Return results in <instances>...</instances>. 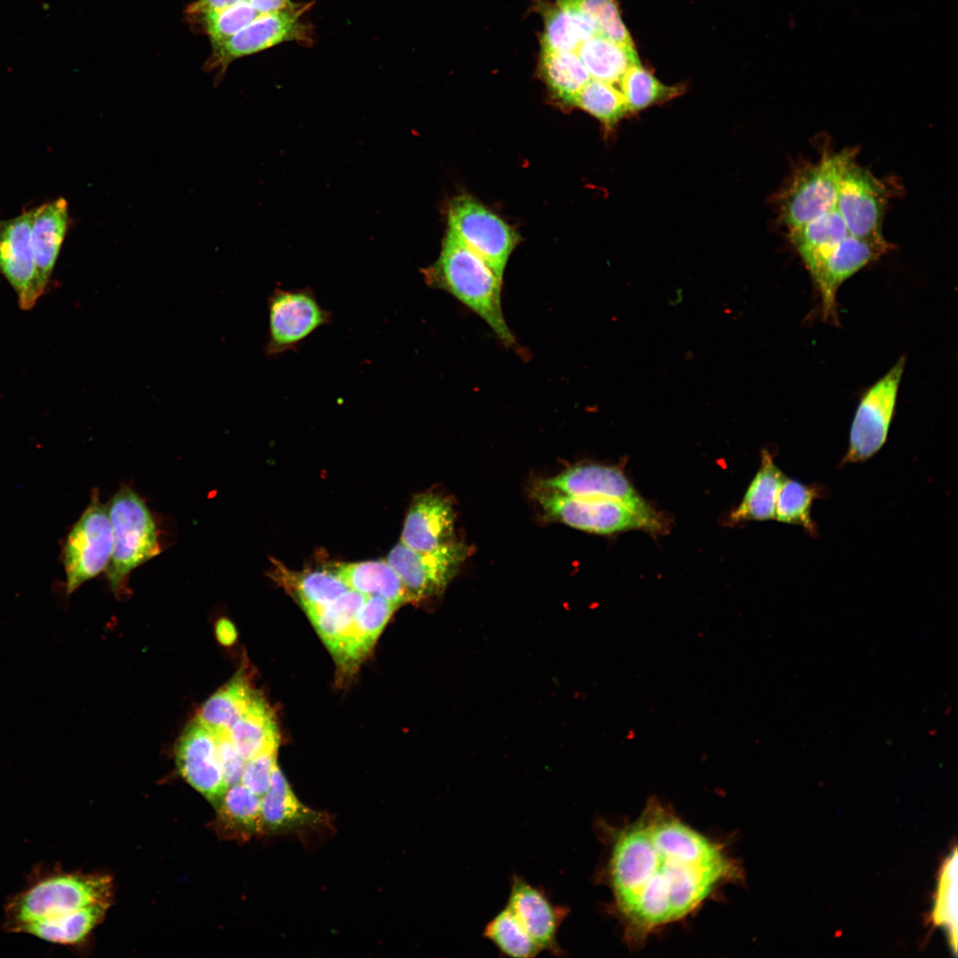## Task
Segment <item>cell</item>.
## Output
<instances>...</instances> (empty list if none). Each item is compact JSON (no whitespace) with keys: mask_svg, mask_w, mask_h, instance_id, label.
<instances>
[{"mask_svg":"<svg viewBox=\"0 0 958 958\" xmlns=\"http://www.w3.org/2000/svg\"><path fill=\"white\" fill-rule=\"evenodd\" d=\"M556 4L574 9L595 27L598 35L633 47L624 26L616 0H557Z\"/></svg>","mask_w":958,"mask_h":958,"instance_id":"38","label":"cell"},{"mask_svg":"<svg viewBox=\"0 0 958 958\" xmlns=\"http://www.w3.org/2000/svg\"><path fill=\"white\" fill-rule=\"evenodd\" d=\"M257 695L240 671L205 702L196 718L211 730H230Z\"/></svg>","mask_w":958,"mask_h":958,"instance_id":"30","label":"cell"},{"mask_svg":"<svg viewBox=\"0 0 958 958\" xmlns=\"http://www.w3.org/2000/svg\"><path fill=\"white\" fill-rule=\"evenodd\" d=\"M572 105L594 116L609 130L630 113L620 90L612 83L592 78L577 93Z\"/></svg>","mask_w":958,"mask_h":958,"instance_id":"37","label":"cell"},{"mask_svg":"<svg viewBox=\"0 0 958 958\" xmlns=\"http://www.w3.org/2000/svg\"><path fill=\"white\" fill-rule=\"evenodd\" d=\"M856 159L846 168L838 187L836 207L850 234L877 245L891 247L882 233V222L893 190Z\"/></svg>","mask_w":958,"mask_h":958,"instance_id":"9","label":"cell"},{"mask_svg":"<svg viewBox=\"0 0 958 958\" xmlns=\"http://www.w3.org/2000/svg\"><path fill=\"white\" fill-rule=\"evenodd\" d=\"M398 607L384 598L366 596L353 624L331 652L343 670H354L361 663Z\"/></svg>","mask_w":958,"mask_h":958,"instance_id":"21","label":"cell"},{"mask_svg":"<svg viewBox=\"0 0 958 958\" xmlns=\"http://www.w3.org/2000/svg\"><path fill=\"white\" fill-rule=\"evenodd\" d=\"M330 570L349 589L366 596H379L398 606L412 601L401 578L386 560L338 563Z\"/></svg>","mask_w":958,"mask_h":958,"instance_id":"23","label":"cell"},{"mask_svg":"<svg viewBox=\"0 0 958 958\" xmlns=\"http://www.w3.org/2000/svg\"><path fill=\"white\" fill-rule=\"evenodd\" d=\"M268 310L265 354L270 357L295 350L315 331L332 321V313L321 306L309 287H277L268 299Z\"/></svg>","mask_w":958,"mask_h":958,"instance_id":"12","label":"cell"},{"mask_svg":"<svg viewBox=\"0 0 958 958\" xmlns=\"http://www.w3.org/2000/svg\"><path fill=\"white\" fill-rule=\"evenodd\" d=\"M38 207L16 217L0 220V272L16 291L22 309L41 296L36 287L31 231Z\"/></svg>","mask_w":958,"mask_h":958,"instance_id":"15","label":"cell"},{"mask_svg":"<svg viewBox=\"0 0 958 958\" xmlns=\"http://www.w3.org/2000/svg\"><path fill=\"white\" fill-rule=\"evenodd\" d=\"M366 595L348 590L333 602L306 612L330 652L353 624Z\"/></svg>","mask_w":958,"mask_h":958,"instance_id":"34","label":"cell"},{"mask_svg":"<svg viewBox=\"0 0 958 958\" xmlns=\"http://www.w3.org/2000/svg\"><path fill=\"white\" fill-rule=\"evenodd\" d=\"M541 951L555 956L565 952L557 936L569 908L554 904L545 891L519 876H513L507 904Z\"/></svg>","mask_w":958,"mask_h":958,"instance_id":"18","label":"cell"},{"mask_svg":"<svg viewBox=\"0 0 958 958\" xmlns=\"http://www.w3.org/2000/svg\"><path fill=\"white\" fill-rule=\"evenodd\" d=\"M422 272L428 287L451 294L477 314L506 346L515 344L501 305L503 279L450 228L437 260Z\"/></svg>","mask_w":958,"mask_h":958,"instance_id":"3","label":"cell"},{"mask_svg":"<svg viewBox=\"0 0 958 958\" xmlns=\"http://www.w3.org/2000/svg\"><path fill=\"white\" fill-rule=\"evenodd\" d=\"M538 485L573 497L617 500L644 514H656L639 495L624 473L616 467L577 465L541 481Z\"/></svg>","mask_w":958,"mask_h":958,"instance_id":"16","label":"cell"},{"mask_svg":"<svg viewBox=\"0 0 958 958\" xmlns=\"http://www.w3.org/2000/svg\"><path fill=\"white\" fill-rule=\"evenodd\" d=\"M483 935L505 956L532 958L541 952L508 906L488 922Z\"/></svg>","mask_w":958,"mask_h":958,"instance_id":"35","label":"cell"},{"mask_svg":"<svg viewBox=\"0 0 958 958\" xmlns=\"http://www.w3.org/2000/svg\"><path fill=\"white\" fill-rule=\"evenodd\" d=\"M249 3L260 14L281 11L294 5L290 0H249Z\"/></svg>","mask_w":958,"mask_h":958,"instance_id":"45","label":"cell"},{"mask_svg":"<svg viewBox=\"0 0 958 958\" xmlns=\"http://www.w3.org/2000/svg\"><path fill=\"white\" fill-rule=\"evenodd\" d=\"M109 906L95 904L62 917L32 922L22 926L18 933L28 934L54 945L80 946L103 921Z\"/></svg>","mask_w":958,"mask_h":958,"instance_id":"25","label":"cell"},{"mask_svg":"<svg viewBox=\"0 0 958 958\" xmlns=\"http://www.w3.org/2000/svg\"><path fill=\"white\" fill-rule=\"evenodd\" d=\"M934 923L944 927L949 937L953 950L957 943V852L946 860L940 872L936 900L932 913Z\"/></svg>","mask_w":958,"mask_h":958,"instance_id":"39","label":"cell"},{"mask_svg":"<svg viewBox=\"0 0 958 958\" xmlns=\"http://www.w3.org/2000/svg\"><path fill=\"white\" fill-rule=\"evenodd\" d=\"M215 808V825L222 836L247 841L263 835L261 797L241 782L230 786Z\"/></svg>","mask_w":958,"mask_h":958,"instance_id":"24","label":"cell"},{"mask_svg":"<svg viewBox=\"0 0 958 958\" xmlns=\"http://www.w3.org/2000/svg\"><path fill=\"white\" fill-rule=\"evenodd\" d=\"M278 749H271L245 761L240 782L262 797L269 789L277 766Z\"/></svg>","mask_w":958,"mask_h":958,"instance_id":"41","label":"cell"},{"mask_svg":"<svg viewBox=\"0 0 958 958\" xmlns=\"http://www.w3.org/2000/svg\"><path fill=\"white\" fill-rule=\"evenodd\" d=\"M70 225L68 205L59 198L38 207L31 231L36 287L41 295L49 281Z\"/></svg>","mask_w":958,"mask_h":958,"instance_id":"22","label":"cell"},{"mask_svg":"<svg viewBox=\"0 0 958 958\" xmlns=\"http://www.w3.org/2000/svg\"><path fill=\"white\" fill-rule=\"evenodd\" d=\"M853 236L843 240L812 279L821 299L823 318L837 324L836 294L841 285L860 270L892 250Z\"/></svg>","mask_w":958,"mask_h":958,"instance_id":"19","label":"cell"},{"mask_svg":"<svg viewBox=\"0 0 958 958\" xmlns=\"http://www.w3.org/2000/svg\"><path fill=\"white\" fill-rule=\"evenodd\" d=\"M112 879L98 873L69 872L40 863L27 875L22 890L4 906L3 929L18 933L27 923L55 919L95 904H110Z\"/></svg>","mask_w":958,"mask_h":958,"instance_id":"2","label":"cell"},{"mask_svg":"<svg viewBox=\"0 0 958 958\" xmlns=\"http://www.w3.org/2000/svg\"><path fill=\"white\" fill-rule=\"evenodd\" d=\"M114 547V536L106 505L95 492L64 543L66 591L72 593L84 582L106 569Z\"/></svg>","mask_w":958,"mask_h":958,"instance_id":"8","label":"cell"},{"mask_svg":"<svg viewBox=\"0 0 958 958\" xmlns=\"http://www.w3.org/2000/svg\"><path fill=\"white\" fill-rule=\"evenodd\" d=\"M263 835H290L320 830L332 826V817L324 811L301 802L279 766L270 787L261 797Z\"/></svg>","mask_w":958,"mask_h":958,"instance_id":"17","label":"cell"},{"mask_svg":"<svg viewBox=\"0 0 958 958\" xmlns=\"http://www.w3.org/2000/svg\"><path fill=\"white\" fill-rule=\"evenodd\" d=\"M905 365L906 357H899L861 397L851 425L847 450L841 460L843 465L866 461L885 444Z\"/></svg>","mask_w":958,"mask_h":958,"instance_id":"7","label":"cell"},{"mask_svg":"<svg viewBox=\"0 0 958 958\" xmlns=\"http://www.w3.org/2000/svg\"><path fill=\"white\" fill-rule=\"evenodd\" d=\"M308 6L295 4L274 12L259 15L247 27L221 43L211 45L205 63L207 71H216L223 78L237 59L251 55L284 42L309 41L308 29L301 20Z\"/></svg>","mask_w":958,"mask_h":958,"instance_id":"10","label":"cell"},{"mask_svg":"<svg viewBox=\"0 0 958 958\" xmlns=\"http://www.w3.org/2000/svg\"><path fill=\"white\" fill-rule=\"evenodd\" d=\"M243 1L249 0H194L187 6L185 13L187 16H195L218 12Z\"/></svg>","mask_w":958,"mask_h":958,"instance_id":"43","label":"cell"},{"mask_svg":"<svg viewBox=\"0 0 958 958\" xmlns=\"http://www.w3.org/2000/svg\"><path fill=\"white\" fill-rule=\"evenodd\" d=\"M533 494L548 516L585 531L611 534L635 529L659 530L662 527L657 514H644L621 501L573 497L539 485Z\"/></svg>","mask_w":958,"mask_h":958,"instance_id":"6","label":"cell"},{"mask_svg":"<svg viewBox=\"0 0 958 958\" xmlns=\"http://www.w3.org/2000/svg\"><path fill=\"white\" fill-rule=\"evenodd\" d=\"M595 35V27L585 16L555 4L546 13L541 49L576 52L585 41Z\"/></svg>","mask_w":958,"mask_h":958,"instance_id":"31","label":"cell"},{"mask_svg":"<svg viewBox=\"0 0 958 958\" xmlns=\"http://www.w3.org/2000/svg\"><path fill=\"white\" fill-rule=\"evenodd\" d=\"M857 150L823 148L818 160L796 169L778 198L779 218L788 232L831 210L841 178Z\"/></svg>","mask_w":958,"mask_h":958,"instance_id":"4","label":"cell"},{"mask_svg":"<svg viewBox=\"0 0 958 958\" xmlns=\"http://www.w3.org/2000/svg\"><path fill=\"white\" fill-rule=\"evenodd\" d=\"M271 577L296 597L305 612L326 606L350 590L331 570L293 571L279 561H275Z\"/></svg>","mask_w":958,"mask_h":958,"instance_id":"26","label":"cell"},{"mask_svg":"<svg viewBox=\"0 0 958 958\" xmlns=\"http://www.w3.org/2000/svg\"><path fill=\"white\" fill-rule=\"evenodd\" d=\"M106 507L114 547L106 570L112 591L119 596L127 590L130 572L158 555L161 546L154 519L132 489L123 485Z\"/></svg>","mask_w":958,"mask_h":958,"instance_id":"5","label":"cell"},{"mask_svg":"<svg viewBox=\"0 0 958 958\" xmlns=\"http://www.w3.org/2000/svg\"><path fill=\"white\" fill-rule=\"evenodd\" d=\"M601 832L607 847L601 880L632 946L694 915L742 878L726 844L692 828L655 798L630 822H601Z\"/></svg>","mask_w":958,"mask_h":958,"instance_id":"1","label":"cell"},{"mask_svg":"<svg viewBox=\"0 0 958 958\" xmlns=\"http://www.w3.org/2000/svg\"><path fill=\"white\" fill-rule=\"evenodd\" d=\"M618 84L630 113L672 99L683 91L681 86L661 82L640 64L630 67Z\"/></svg>","mask_w":958,"mask_h":958,"instance_id":"36","label":"cell"},{"mask_svg":"<svg viewBox=\"0 0 958 958\" xmlns=\"http://www.w3.org/2000/svg\"><path fill=\"white\" fill-rule=\"evenodd\" d=\"M236 749L246 760L262 752L278 749L279 736L276 721L263 698L257 695L248 709L230 728Z\"/></svg>","mask_w":958,"mask_h":958,"instance_id":"27","label":"cell"},{"mask_svg":"<svg viewBox=\"0 0 958 958\" xmlns=\"http://www.w3.org/2000/svg\"><path fill=\"white\" fill-rule=\"evenodd\" d=\"M467 554L458 542L427 552L410 549L401 542L387 556V562L397 573L412 601L441 593L457 573Z\"/></svg>","mask_w":958,"mask_h":958,"instance_id":"13","label":"cell"},{"mask_svg":"<svg viewBox=\"0 0 958 958\" xmlns=\"http://www.w3.org/2000/svg\"><path fill=\"white\" fill-rule=\"evenodd\" d=\"M786 477L775 464L773 455L764 450L761 453L760 467L740 506L732 514V520L741 522L774 519L778 492Z\"/></svg>","mask_w":958,"mask_h":958,"instance_id":"28","label":"cell"},{"mask_svg":"<svg viewBox=\"0 0 958 958\" xmlns=\"http://www.w3.org/2000/svg\"><path fill=\"white\" fill-rule=\"evenodd\" d=\"M259 15L249 1H243L218 12L189 17L208 35L212 45L241 30Z\"/></svg>","mask_w":958,"mask_h":958,"instance_id":"40","label":"cell"},{"mask_svg":"<svg viewBox=\"0 0 958 958\" xmlns=\"http://www.w3.org/2000/svg\"><path fill=\"white\" fill-rule=\"evenodd\" d=\"M454 511L445 497L432 492L416 496L408 510L400 542L419 552L453 542Z\"/></svg>","mask_w":958,"mask_h":958,"instance_id":"20","label":"cell"},{"mask_svg":"<svg viewBox=\"0 0 958 958\" xmlns=\"http://www.w3.org/2000/svg\"><path fill=\"white\" fill-rule=\"evenodd\" d=\"M180 774L216 807L229 788L218 759L213 731L197 718L189 723L176 747Z\"/></svg>","mask_w":958,"mask_h":958,"instance_id":"14","label":"cell"},{"mask_svg":"<svg viewBox=\"0 0 958 958\" xmlns=\"http://www.w3.org/2000/svg\"><path fill=\"white\" fill-rule=\"evenodd\" d=\"M448 228L503 279L518 237L500 217L467 195L452 200Z\"/></svg>","mask_w":958,"mask_h":958,"instance_id":"11","label":"cell"},{"mask_svg":"<svg viewBox=\"0 0 958 958\" xmlns=\"http://www.w3.org/2000/svg\"><path fill=\"white\" fill-rule=\"evenodd\" d=\"M577 54L592 79L619 83L626 71L640 64L634 46H626L595 35L585 41Z\"/></svg>","mask_w":958,"mask_h":958,"instance_id":"29","label":"cell"},{"mask_svg":"<svg viewBox=\"0 0 958 958\" xmlns=\"http://www.w3.org/2000/svg\"><path fill=\"white\" fill-rule=\"evenodd\" d=\"M823 496V488L786 477L776 499L774 519L780 522L802 527L816 537L817 526L812 516L814 501Z\"/></svg>","mask_w":958,"mask_h":958,"instance_id":"33","label":"cell"},{"mask_svg":"<svg viewBox=\"0 0 958 958\" xmlns=\"http://www.w3.org/2000/svg\"><path fill=\"white\" fill-rule=\"evenodd\" d=\"M540 70L552 92L569 104H573L577 93L591 79L586 67L574 51L541 49Z\"/></svg>","mask_w":958,"mask_h":958,"instance_id":"32","label":"cell"},{"mask_svg":"<svg viewBox=\"0 0 958 958\" xmlns=\"http://www.w3.org/2000/svg\"><path fill=\"white\" fill-rule=\"evenodd\" d=\"M220 766L228 787L240 782L245 759L233 744L229 730H212Z\"/></svg>","mask_w":958,"mask_h":958,"instance_id":"42","label":"cell"},{"mask_svg":"<svg viewBox=\"0 0 958 958\" xmlns=\"http://www.w3.org/2000/svg\"><path fill=\"white\" fill-rule=\"evenodd\" d=\"M216 637L223 646H232L237 640L234 624L227 618L219 619L215 627Z\"/></svg>","mask_w":958,"mask_h":958,"instance_id":"44","label":"cell"}]
</instances>
